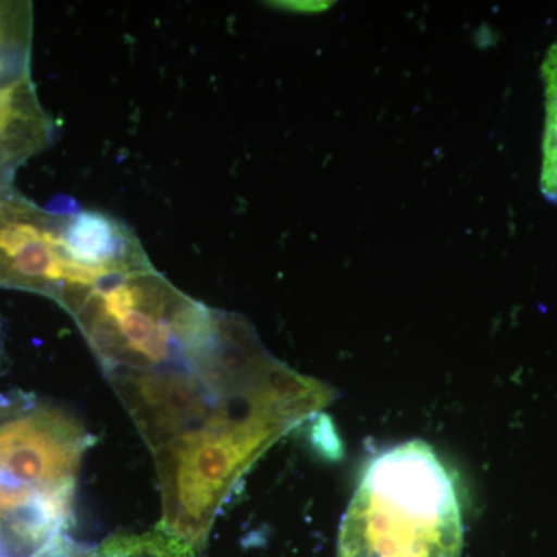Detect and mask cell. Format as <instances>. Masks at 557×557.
<instances>
[{"instance_id": "8992f818", "label": "cell", "mask_w": 557, "mask_h": 557, "mask_svg": "<svg viewBox=\"0 0 557 557\" xmlns=\"http://www.w3.org/2000/svg\"><path fill=\"white\" fill-rule=\"evenodd\" d=\"M33 3L0 0V87L32 78Z\"/></svg>"}, {"instance_id": "ba28073f", "label": "cell", "mask_w": 557, "mask_h": 557, "mask_svg": "<svg viewBox=\"0 0 557 557\" xmlns=\"http://www.w3.org/2000/svg\"><path fill=\"white\" fill-rule=\"evenodd\" d=\"M545 84L544 161L541 185L548 200L557 203V40L542 67Z\"/></svg>"}, {"instance_id": "3957f363", "label": "cell", "mask_w": 557, "mask_h": 557, "mask_svg": "<svg viewBox=\"0 0 557 557\" xmlns=\"http://www.w3.org/2000/svg\"><path fill=\"white\" fill-rule=\"evenodd\" d=\"M0 287L49 296L65 310L91 288L65 258L57 209L13 186L0 189Z\"/></svg>"}, {"instance_id": "5b68a950", "label": "cell", "mask_w": 557, "mask_h": 557, "mask_svg": "<svg viewBox=\"0 0 557 557\" xmlns=\"http://www.w3.org/2000/svg\"><path fill=\"white\" fill-rule=\"evenodd\" d=\"M54 127L32 78L0 87V189L25 161L49 148Z\"/></svg>"}, {"instance_id": "7a4b0ae2", "label": "cell", "mask_w": 557, "mask_h": 557, "mask_svg": "<svg viewBox=\"0 0 557 557\" xmlns=\"http://www.w3.org/2000/svg\"><path fill=\"white\" fill-rule=\"evenodd\" d=\"M463 520L453 479L428 443L373 457L343 522L336 557H460Z\"/></svg>"}, {"instance_id": "9c48e42d", "label": "cell", "mask_w": 557, "mask_h": 557, "mask_svg": "<svg viewBox=\"0 0 557 557\" xmlns=\"http://www.w3.org/2000/svg\"><path fill=\"white\" fill-rule=\"evenodd\" d=\"M38 557H101L100 552H95L79 542L62 534L57 541L51 542L49 547L44 549Z\"/></svg>"}, {"instance_id": "277c9868", "label": "cell", "mask_w": 557, "mask_h": 557, "mask_svg": "<svg viewBox=\"0 0 557 557\" xmlns=\"http://www.w3.org/2000/svg\"><path fill=\"white\" fill-rule=\"evenodd\" d=\"M57 211L65 258L91 288L102 278L150 267L138 237L126 223L76 205L58 207Z\"/></svg>"}, {"instance_id": "52a82bcc", "label": "cell", "mask_w": 557, "mask_h": 557, "mask_svg": "<svg viewBox=\"0 0 557 557\" xmlns=\"http://www.w3.org/2000/svg\"><path fill=\"white\" fill-rule=\"evenodd\" d=\"M101 557H205L203 549L161 527L145 533H116L102 542Z\"/></svg>"}, {"instance_id": "30bf717a", "label": "cell", "mask_w": 557, "mask_h": 557, "mask_svg": "<svg viewBox=\"0 0 557 557\" xmlns=\"http://www.w3.org/2000/svg\"><path fill=\"white\" fill-rule=\"evenodd\" d=\"M3 355V329H2V321H0V358H2Z\"/></svg>"}, {"instance_id": "6da1fadb", "label": "cell", "mask_w": 557, "mask_h": 557, "mask_svg": "<svg viewBox=\"0 0 557 557\" xmlns=\"http://www.w3.org/2000/svg\"><path fill=\"white\" fill-rule=\"evenodd\" d=\"M108 380L156 458L159 527L199 548L248 469L327 397L211 307L159 362Z\"/></svg>"}]
</instances>
